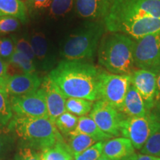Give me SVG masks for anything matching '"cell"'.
I'll list each match as a JSON object with an SVG mask.
<instances>
[{"label": "cell", "instance_id": "1", "mask_svg": "<svg viewBox=\"0 0 160 160\" xmlns=\"http://www.w3.org/2000/svg\"><path fill=\"white\" fill-rule=\"evenodd\" d=\"M99 70L88 60L60 61L49 72L54 82L67 98H79L94 102L98 97Z\"/></svg>", "mask_w": 160, "mask_h": 160}, {"label": "cell", "instance_id": "2", "mask_svg": "<svg viewBox=\"0 0 160 160\" xmlns=\"http://www.w3.org/2000/svg\"><path fill=\"white\" fill-rule=\"evenodd\" d=\"M98 48V62L109 73L131 76L135 71L134 39L120 33L108 32Z\"/></svg>", "mask_w": 160, "mask_h": 160}, {"label": "cell", "instance_id": "3", "mask_svg": "<svg viewBox=\"0 0 160 160\" xmlns=\"http://www.w3.org/2000/svg\"><path fill=\"white\" fill-rule=\"evenodd\" d=\"M8 128L31 146L42 151L62 139L55 124L48 118H33L13 115Z\"/></svg>", "mask_w": 160, "mask_h": 160}, {"label": "cell", "instance_id": "4", "mask_svg": "<svg viewBox=\"0 0 160 160\" xmlns=\"http://www.w3.org/2000/svg\"><path fill=\"white\" fill-rule=\"evenodd\" d=\"M105 31L103 20L85 24L66 38L62 46L61 56L68 60L93 59Z\"/></svg>", "mask_w": 160, "mask_h": 160}, {"label": "cell", "instance_id": "5", "mask_svg": "<svg viewBox=\"0 0 160 160\" xmlns=\"http://www.w3.org/2000/svg\"><path fill=\"white\" fill-rule=\"evenodd\" d=\"M148 17L160 18V0H113L103 22L108 31L123 22Z\"/></svg>", "mask_w": 160, "mask_h": 160}, {"label": "cell", "instance_id": "6", "mask_svg": "<svg viewBox=\"0 0 160 160\" xmlns=\"http://www.w3.org/2000/svg\"><path fill=\"white\" fill-rule=\"evenodd\" d=\"M131 85L130 76L113 74L107 71L99 70L98 100L106 102L121 112L124 99Z\"/></svg>", "mask_w": 160, "mask_h": 160}, {"label": "cell", "instance_id": "7", "mask_svg": "<svg viewBox=\"0 0 160 160\" xmlns=\"http://www.w3.org/2000/svg\"><path fill=\"white\" fill-rule=\"evenodd\" d=\"M133 60L138 68L157 73L160 68V33L134 39Z\"/></svg>", "mask_w": 160, "mask_h": 160}, {"label": "cell", "instance_id": "8", "mask_svg": "<svg viewBox=\"0 0 160 160\" xmlns=\"http://www.w3.org/2000/svg\"><path fill=\"white\" fill-rule=\"evenodd\" d=\"M159 123L148 113L145 117H128L121 122L120 133L131 142L135 149L141 150Z\"/></svg>", "mask_w": 160, "mask_h": 160}, {"label": "cell", "instance_id": "9", "mask_svg": "<svg viewBox=\"0 0 160 160\" xmlns=\"http://www.w3.org/2000/svg\"><path fill=\"white\" fill-rule=\"evenodd\" d=\"M13 115L33 118H48L45 93L41 87L27 94L10 97ZM49 119V118H48Z\"/></svg>", "mask_w": 160, "mask_h": 160}, {"label": "cell", "instance_id": "10", "mask_svg": "<svg viewBox=\"0 0 160 160\" xmlns=\"http://www.w3.org/2000/svg\"><path fill=\"white\" fill-rule=\"evenodd\" d=\"M122 113L106 102L97 100L93 103L89 117L103 132L112 137H116L121 134V122L125 119Z\"/></svg>", "mask_w": 160, "mask_h": 160}, {"label": "cell", "instance_id": "11", "mask_svg": "<svg viewBox=\"0 0 160 160\" xmlns=\"http://www.w3.org/2000/svg\"><path fill=\"white\" fill-rule=\"evenodd\" d=\"M108 32L120 33L133 39L160 33V18H142L121 22L110 29Z\"/></svg>", "mask_w": 160, "mask_h": 160}, {"label": "cell", "instance_id": "12", "mask_svg": "<svg viewBox=\"0 0 160 160\" xmlns=\"http://www.w3.org/2000/svg\"><path fill=\"white\" fill-rule=\"evenodd\" d=\"M42 78L35 73H15L8 75L2 87L10 97H18L37 91L41 87Z\"/></svg>", "mask_w": 160, "mask_h": 160}, {"label": "cell", "instance_id": "13", "mask_svg": "<svg viewBox=\"0 0 160 160\" xmlns=\"http://www.w3.org/2000/svg\"><path fill=\"white\" fill-rule=\"evenodd\" d=\"M41 88L45 93L48 118L52 122L54 123L60 115L66 112L67 98L48 75L42 78Z\"/></svg>", "mask_w": 160, "mask_h": 160}, {"label": "cell", "instance_id": "14", "mask_svg": "<svg viewBox=\"0 0 160 160\" xmlns=\"http://www.w3.org/2000/svg\"><path fill=\"white\" fill-rule=\"evenodd\" d=\"M131 85L137 88L142 97L147 110L154 105L157 93V74L145 70H135L131 73Z\"/></svg>", "mask_w": 160, "mask_h": 160}, {"label": "cell", "instance_id": "15", "mask_svg": "<svg viewBox=\"0 0 160 160\" xmlns=\"http://www.w3.org/2000/svg\"><path fill=\"white\" fill-rule=\"evenodd\" d=\"M30 42L35 56L36 67L42 71H48L53 68L51 46L47 36L42 31H36L29 37Z\"/></svg>", "mask_w": 160, "mask_h": 160}, {"label": "cell", "instance_id": "16", "mask_svg": "<svg viewBox=\"0 0 160 160\" xmlns=\"http://www.w3.org/2000/svg\"><path fill=\"white\" fill-rule=\"evenodd\" d=\"M112 2L113 0H75V12L82 19L103 20L111 9Z\"/></svg>", "mask_w": 160, "mask_h": 160}, {"label": "cell", "instance_id": "17", "mask_svg": "<svg viewBox=\"0 0 160 160\" xmlns=\"http://www.w3.org/2000/svg\"><path fill=\"white\" fill-rule=\"evenodd\" d=\"M111 160H131L136 155L131 142L125 137H119L103 142L102 154Z\"/></svg>", "mask_w": 160, "mask_h": 160}, {"label": "cell", "instance_id": "18", "mask_svg": "<svg viewBox=\"0 0 160 160\" xmlns=\"http://www.w3.org/2000/svg\"><path fill=\"white\" fill-rule=\"evenodd\" d=\"M142 97L133 85H131L126 93L121 113L128 117H141L148 114Z\"/></svg>", "mask_w": 160, "mask_h": 160}, {"label": "cell", "instance_id": "19", "mask_svg": "<svg viewBox=\"0 0 160 160\" xmlns=\"http://www.w3.org/2000/svg\"><path fill=\"white\" fill-rule=\"evenodd\" d=\"M71 133H83L99 142L105 141L113 137L102 131L91 117L86 116L79 118L77 128Z\"/></svg>", "mask_w": 160, "mask_h": 160}, {"label": "cell", "instance_id": "20", "mask_svg": "<svg viewBox=\"0 0 160 160\" xmlns=\"http://www.w3.org/2000/svg\"><path fill=\"white\" fill-rule=\"evenodd\" d=\"M0 14L17 18L22 22L28 20V9L22 0H0Z\"/></svg>", "mask_w": 160, "mask_h": 160}, {"label": "cell", "instance_id": "21", "mask_svg": "<svg viewBox=\"0 0 160 160\" xmlns=\"http://www.w3.org/2000/svg\"><path fill=\"white\" fill-rule=\"evenodd\" d=\"M68 137V145L74 157L97 143V140L83 133H71Z\"/></svg>", "mask_w": 160, "mask_h": 160}, {"label": "cell", "instance_id": "22", "mask_svg": "<svg viewBox=\"0 0 160 160\" xmlns=\"http://www.w3.org/2000/svg\"><path fill=\"white\" fill-rule=\"evenodd\" d=\"M42 160H73V154L68 144L62 139L51 148L43 151Z\"/></svg>", "mask_w": 160, "mask_h": 160}, {"label": "cell", "instance_id": "23", "mask_svg": "<svg viewBox=\"0 0 160 160\" xmlns=\"http://www.w3.org/2000/svg\"><path fill=\"white\" fill-rule=\"evenodd\" d=\"M93 102L79 98H68L66 100V111L79 117H84L91 111Z\"/></svg>", "mask_w": 160, "mask_h": 160}, {"label": "cell", "instance_id": "24", "mask_svg": "<svg viewBox=\"0 0 160 160\" xmlns=\"http://www.w3.org/2000/svg\"><path fill=\"white\" fill-rule=\"evenodd\" d=\"M9 65H11L22 73H37V67L32 60L27 56L21 52L15 50L11 59L8 62Z\"/></svg>", "mask_w": 160, "mask_h": 160}, {"label": "cell", "instance_id": "25", "mask_svg": "<svg viewBox=\"0 0 160 160\" xmlns=\"http://www.w3.org/2000/svg\"><path fill=\"white\" fill-rule=\"evenodd\" d=\"M78 122L79 118L77 116L66 111L56 119L54 124L59 133L65 136H69L77 128Z\"/></svg>", "mask_w": 160, "mask_h": 160}, {"label": "cell", "instance_id": "26", "mask_svg": "<svg viewBox=\"0 0 160 160\" xmlns=\"http://www.w3.org/2000/svg\"><path fill=\"white\" fill-rule=\"evenodd\" d=\"M75 0H53L48 9L50 17L61 19L69 14L74 8Z\"/></svg>", "mask_w": 160, "mask_h": 160}, {"label": "cell", "instance_id": "27", "mask_svg": "<svg viewBox=\"0 0 160 160\" xmlns=\"http://www.w3.org/2000/svg\"><path fill=\"white\" fill-rule=\"evenodd\" d=\"M13 117L10 96L4 88L0 87V125L8 126Z\"/></svg>", "mask_w": 160, "mask_h": 160}, {"label": "cell", "instance_id": "28", "mask_svg": "<svg viewBox=\"0 0 160 160\" xmlns=\"http://www.w3.org/2000/svg\"><path fill=\"white\" fill-rule=\"evenodd\" d=\"M140 152L142 154L160 157V123L147 140L142 148L140 150Z\"/></svg>", "mask_w": 160, "mask_h": 160}, {"label": "cell", "instance_id": "29", "mask_svg": "<svg viewBox=\"0 0 160 160\" xmlns=\"http://www.w3.org/2000/svg\"><path fill=\"white\" fill-rule=\"evenodd\" d=\"M11 37L13 38V42L15 43V50L27 56L35 64L36 60L34 53H33V48H32L31 44L30 42L29 38L24 37V36L17 37L16 35H12Z\"/></svg>", "mask_w": 160, "mask_h": 160}, {"label": "cell", "instance_id": "30", "mask_svg": "<svg viewBox=\"0 0 160 160\" xmlns=\"http://www.w3.org/2000/svg\"><path fill=\"white\" fill-rule=\"evenodd\" d=\"M21 21L11 16L0 17V36L13 33L19 28Z\"/></svg>", "mask_w": 160, "mask_h": 160}, {"label": "cell", "instance_id": "31", "mask_svg": "<svg viewBox=\"0 0 160 160\" xmlns=\"http://www.w3.org/2000/svg\"><path fill=\"white\" fill-rule=\"evenodd\" d=\"M53 0H27L25 2L28 14H41L48 11Z\"/></svg>", "mask_w": 160, "mask_h": 160}, {"label": "cell", "instance_id": "32", "mask_svg": "<svg viewBox=\"0 0 160 160\" xmlns=\"http://www.w3.org/2000/svg\"><path fill=\"white\" fill-rule=\"evenodd\" d=\"M102 148L103 142L95 143L82 153L76 156L74 160H97L102 154Z\"/></svg>", "mask_w": 160, "mask_h": 160}, {"label": "cell", "instance_id": "33", "mask_svg": "<svg viewBox=\"0 0 160 160\" xmlns=\"http://www.w3.org/2000/svg\"><path fill=\"white\" fill-rule=\"evenodd\" d=\"M15 52V43L12 37H0V57L8 63Z\"/></svg>", "mask_w": 160, "mask_h": 160}, {"label": "cell", "instance_id": "34", "mask_svg": "<svg viewBox=\"0 0 160 160\" xmlns=\"http://www.w3.org/2000/svg\"><path fill=\"white\" fill-rule=\"evenodd\" d=\"M16 160H42V155L30 148H23L18 152Z\"/></svg>", "mask_w": 160, "mask_h": 160}, {"label": "cell", "instance_id": "35", "mask_svg": "<svg viewBox=\"0 0 160 160\" xmlns=\"http://www.w3.org/2000/svg\"><path fill=\"white\" fill-rule=\"evenodd\" d=\"M11 131L8 126L0 125V154L2 153L4 149L5 148L6 144L8 142V133Z\"/></svg>", "mask_w": 160, "mask_h": 160}, {"label": "cell", "instance_id": "36", "mask_svg": "<svg viewBox=\"0 0 160 160\" xmlns=\"http://www.w3.org/2000/svg\"><path fill=\"white\" fill-rule=\"evenodd\" d=\"M8 63L0 57V87L2 86L6 78L8 77Z\"/></svg>", "mask_w": 160, "mask_h": 160}, {"label": "cell", "instance_id": "37", "mask_svg": "<svg viewBox=\"0 0 160 160\" xmlns=\"http://www.w3.org/2000/svg\"><path fill=\"white\" fill-rule=\"evenodd\" d=\"M131 160H160V157H154L151 155L136 154Z\"/></svg>", "mask_w": 160, "mask_h": 160}, {"label": "cell", "instance_id": "38", "mask_svg": "<svg viewBox=\"0 0 160 160\" xmlns=\"http://www.w3.org/2000/svg\"><path fill=\"white\" fill-rule=\"evenodd\" d=\"M157 74V93H156V101L160 100V68L156 73Z\"/></svg>", "mask_w": 160, "mask_h": 160}, {"label": "cell", "instance_id": "39", "mask_svg": "<svg viewBox=\"0 0 160 160\" xmlns=\"http://www.w3.org/2000/svg\"><path fill=\"white\" fill-rule=\"evenodd\" d=\"M97 160H111V159H108V158L105 157V156H103V155H101V156H100V157H99V158H98V159H97Z\"/></svg>", "mask_w": 160, "mask_h": 160}, {"label": "cell", "instance_id": "40", "mask_svg": "<svg viewBox=\"0 0 160 160\" xmlns=\"http://www.w3.org/2000/svg\"><path fill=\"white\" fill-rule=\"evenodd\" d=\"M22 1H23V2H25V1H27V0H22Z\"/></svg>", "mask_w": 160, "mask_h": 160}, {"label": "cell", "instance_id": "41", "mask_svg": "<svg viewBox=\"0 0 160 160\" xmlns=\"http://www.w3.org/2000/svg\"><path fill=\"white\" fill-rule=\"evenodd\" d=\"M1 16H2V15H1V14H0V17H1Z\"/></svg>", "mask_w": 160, "mask_h": 160}, {"label": "cell", "instance_id": "42", "mask_svg": "<svg viewBox=\"0 0 160 160\" xmlns=\"http://www.w3.org/2000/svg\"><path fill=\"white\" fill-rule=\"evenodd\" d=\"M159 101H160V100H159Z\"/></svg>", "mask_w": 160, "mask_h": 160}]
</instances>
